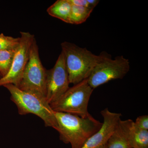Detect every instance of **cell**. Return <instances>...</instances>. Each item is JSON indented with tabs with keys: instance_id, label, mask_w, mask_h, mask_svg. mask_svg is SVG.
<instances>
[{
	"instance_id": "2",
	"label": "cell",
	"mask_w": 148,
	"mask_h": 148,
	"mask_svg": "<svg viewBox=\"0 0 148 148\" xmlns=\"http://www.w3.org/2000/svg\"><path fill=\"white\" fill-rule=\"evenodd\" d=\"M61 47L70 83L74 85L88 78L104 55V51L96 55L86 48L68 42H62Z\"/></svg>"
},
{
	"instance_id": "10",
	"label": "cell",
	"mask_w": 148,
	"mask_h": 148,
	"mask_svg": "<svg viewBox=\"0 0 148 148\" xmlns=\"http://www.w3.org/2000/svg\"><path fill=\"white\" fill-rule=\"evenodd\" d=\"M133 122L131 119H121L106 144L107 148H132L130 143L129 132Z\"/></svg>"
},
{
	"instance_id": "8",
	"label": "cell",
	"mask_w": 148,
	"mask_h": 148,
	"mask_svg": "<svg viewBox=\"0 0 148 148\" xmlns=\"http://www.w3.org/2000/svg\"><path fill=\"white\" fill-rule=\"evenodd\" d=\"M70 84L65 57L61 52L54 66L47 70L46 99L49 104L61 97L69 89Z\"/></svg>"
},
{
	"instance_id": "7",
	"label": "cell",
	"mask_w": 148,
	"mask_h": 148,
	"mask_svg": "<svg viewBox=\"0 0 148 148\" xmlns=\"http://www.w3.org/2000/svg\"><path fill=\"white\" fill-rule=\"evenodd\" d=\"M20 33V43L16 49L10 70L0 79V86L12 84L17 87L29 61L30 49L35 39L34 35L27 32Z\"/></svg>"
},
{
	"instance_id": "4",
	"label": "cell",
	"mask_w": 148,
	"mask_h": 148,
	"mask_svg": "<svg viewBox=\"0 0 148 148\" xmlns=\"http://www.w3.org/2000/svg\"><path fill=\"white\" fill-rule=\"evenodd\" d=\"M93 89L85 79L71 87L55 102L50 104L54 112L66 113L85 118L90 114L88 106Z\"/></svg>"
},
{
	"instance_id": "5",
	"label": "cell",
	"mask_w": 148,
	"mask_h": 148,
	"mask_svg": "<svg viewBox=\"0 0 148 148\" xmlns=\"http://www.w3.org/2000/svg\"><path fill=\"white\" fill-rule=\"evenodd\" d=\"M47 70L40 59L36 39L30 49L29 61L18 87L23 91L34 92L46 98Z\"/></svg>"
},
{
	"instance_id": "11",
	"label": "cell",
	"mask_w": 148,
	"mask_h": 148,
	"mask_svg": "<svg viewBox=\"0 0 148 148\" xmlns=\"http://www.w3.org/2000/svg\"><path fill=\"white\" fill-rule=\"evenodd\" d=\"M72 6L69 0H57L47 11L50 16L70 24Z\"/></svg>"
},
{
	"instance_id": "12",
	"label": "cell",
	"mask_w": 148,
	"mask_h": 148,
	"mask_svg": "<svg viewBox=\"0 0 148 148\" xmlns=\"http://www.w3.org/2000/svg\"><path fill=\"white\" fill-rule=\"evenodd\" d=\"M129 141L132 148H148V130L138 128L133 121L130 129Z\"/></svg>"
},
{
	"instance_id": "6",
	"label": "cell",
	"mask_w": 148,
	"mask_h": 148,
	"mask_svg": "<svg viewBox=\"0 0 148 148\" xmlns=\"http://www.w3.org/2000/svg\"><path fill=\"white\" fill-rule=\"evenodd\" d=\"M130 69L128 59L123 56L112 59L110 54L104 51L102 60L98 63L88 78L87 82L94 89L114 79H121Z\"/></svg>"
},
{
	"instance_id": "13",
	"label": "cell",
	"mask_w": 148,
	"mask_h": 148,
	"mask_svg": "<svg viewBox=\"0 0 148 148\" xmlns=\"http://www.w3.org/2000/svg\"><path fill=\"white\" fill-rule=\"evenodd\" d=\"M93 10L84 7L72 5L70 24H79L84 23Z\"/></svg>"
},
{
	"instance_id": "15",
	"label": "cell",
	"mask_w": 148,
	"mask_h": 148,
	"mask_svg": "<svg viewBox=\"0 0 148 148\" xmlns=\"http://www.w3.org/2000/svg\"><path fill=\"white\" fill-rule=\"evenodd\" d=\"M20 43V37L13 38L0 34V50H16Z\"/></svg>"
},
{
	"instance_id": "1",
	"label": "cell",
	"mask_w": 148,
	"mask_h": 148,
	"mask_svg": "<svg viewBox=\"0 0 148 148\" xmlns=\"http://www.w3.org/2000/svg\"><path fill=\"white\" fill-rule=\"evenodd\" d=\"M54 114L59 139L65 144H71V148H82L103 124L90 114L85 118L66 113L54 112Z\"/></svg>"
},
{
	"instance_id": "14",
	"label": "cell",
	"mask_w": 148,
	"mask_h": 148,
	"mask_svg": "<svg viewBox=\"0 0 148 148\" xmlns=\"http://www.w3.org/2000/svg\"><path fill=\"white\" fill-rule=\"evenodd\" d=\"M16 49L0 50V73L3 77L6 75L10 70Z\"/></svg>"
},
{
	"instance_id": "20",
	"label": "cell",
	"mask_w": 148,
	"mask_h": 148,
	"mask_svg": "<svg viewBox=\"0 0 148 148\" xmlns=\"http://www.w3.org/2000/svg\"><path fill=\"white\" fill-rule=\"evenodd\" d=\"M2 75H1V73H0V79H1V78H2Z\"/></svg>"
},
{
	"instance_id": "16",
	"label": "cell",
	"mask_w": 148,
	"mask_h": 148,
	"mask_svg": "<svg viewBox=\"0 0 148 148\" xmlns=\"http://www.w3.org/2000/svg\"><path fill=\"white\" fill-rule=\"evenodd\" d=\"M134 123L135 126L138 128L145 130H148V115H145L138 117Z\"/></svg>"
},
{
	"instance_id": "18",
	"label": "cell",
	"mask_w": 148,
	"mask_h": 148,
	"mask_svg": "<svg viewBox=\"0 0 148 148\" xmlns=\"http://www.w3.org/2000/svg\"><path fill=\"white\" fill-rule=\"evenodd\" d=\"M90 7L94 9L95 6L98 4L100 1L98 0H87Z\"/></svg>"
},
{
	"instance_id": "3",
	"label": "cell",
	"mask_w": 148,
	"mask_h": 148,
	"mask_svg": "<svg viewBox=\"0 0 148 148\" xmlns=\"http://www.w3.org/2000/svg\"><path fill=\"white\" fill-rule=\"evenodd\" d=\"M4 87L10 94V99L16 105L18 114L21 115L32 114L41 119L46 127H57L54 112L46 98L34 92L23 91L12 84L4 85Z\"/></svg>"
},
{
	"instance_id": "19",
	"label": "cell",
	"mask_w": 148,
	"mask_h": 148,
	"mask_svg": "<svg viewBox=\"0 0 148 148\" xmlns=\"http://www.w3.org/2000/svg\"><path fill=\"white\" fill-rule=\"evenodd\" d=\"M98 148H107V146H106V145H104L101 146V147H99Z\"/></svg>"
},
{
	"instance_id": "17",
	"label": "cell",
	"mask_w": 148,
	"mask_h": 148,
	"mask_svg": "<svg viewBox=\"0 0 148 148\" xmlns=\"http://www.w3.org/2000/svg\"><path fill=\"white\" fill-rule=\"evenodd\" d=\"M69 1L72 4V5L84 7L93 9L90 7L87 0H69Z\"/></svg>"
},
{
	"instance_id": "9",
	"label": "cell",
	"mask_w": 148,
	"mask_h": 148,
	"mask_svg": "<svg viewBox=\"0 0 148 148\" xmlns=\"http://www.w3.org/2000/svg\"><path fill=\"white\" fill-rule=\"evenodd\" d=\"M103 122L100 130L88 139L82 148H98L107 144L120 120L121 114L112 112L108 108L101 112Z\"/></svg>"
}]
</instances>
